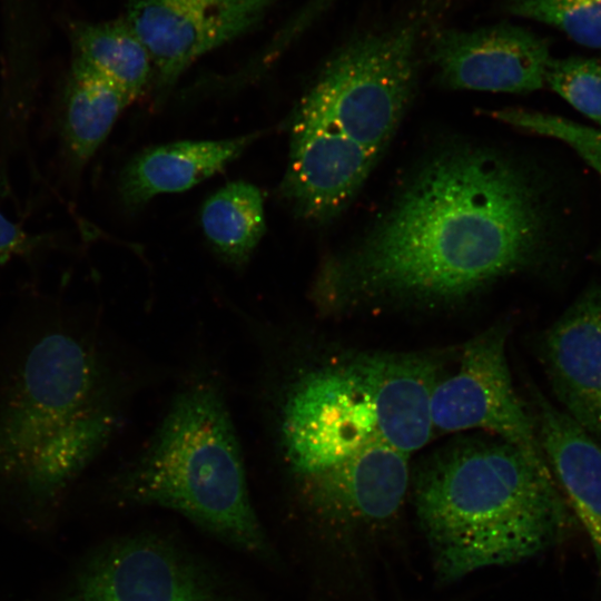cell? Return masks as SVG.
<instances>
[{
	"label": "cell",
	"mask_w": 601,
	"mask_h": 601,
	"mask_svg": "<svg viewBox=\"0 0 601 601\" xmlns=\"http://www.w3.org/2000/svg\"><path fill=\"white\" fill-rule=\"evenodd\" d=\"M282 0H127L125 19L146 47L160 100L204 55L256 28Z\"/></svg>",
	"instance_id": "obj_8"
},
{
	"label": "cell",
	"mask_w": 601,
	"mask_h": 601,
	"mask_svg": "<svg viewBox=\"0 0 601 601\" xmlns=\"http://www.w3.org/2000/svg\"><path fill=\"white\" fill-rule=\"evenodd\" d=\"M541 353L558 406L601 442V285H589L553 322Z\"/></svg>",
	"instance_id": "obj_11"
},
{
	"label": "cell",
	"mask_w": 601,
	"mask_h": 601,
	"mask_svg": "<svg viewBox=\"0 0 601 601\" xmlns=\"http://www.w3.org/2000/svg\"><path fill=\"white\" fill-rule=\"evenodd\" d=\"M68 35L70 69L110 82L132 101L154 85L150 56L125 17L102 22L71 21Z\"/></svg>",
	"instance_id": "obj_17"
},
{
	"label": "cell",
	"mask_w": 601,
	"mask_h": 601,
	"mask_svg": "<svg viewBox=\"0 0 601 601\" xmlns=\"http://www.w3.org/2000/svg\"><path fill=\"white\" fill-rule=\"evenodd\" d=\"M421 26L348 41L295 107L278 195L296 217L329 223L371 175L413 97Z\"/></svg>",
	"instance_id": "obj_2"
},
{
	"label": "cell",
	"mask_w": 601,
	"mask_h": 601,
	"mask_svg": "<svg viewBox=\"0 0 601 601\" xmlns=\"http://www.w3.org/2000/svg\"><path fill=\"white\" fill-rule=\"evenodd\" d=\"M203 233L226 263L245 265L266 231L264 199L255 185L229 181L209 196L200 209Z\"/></svg>",
	"instance_id": "obj_18"
},
{
	"label": "cell",
	"mask_w": 601,
	"mask_h": 601,
	"mask_svg": "<svg viewBox=\"0 0 601 601\" xmlns=\"http://www.w3.org/2000/svg\"><path fill=\"white\" fill-rule=\"evenodd\" d=\"M440 80L454 89L526 93L545 85L549 42L514 24L441 30L427 47Z\"/></svg>",
	"instance_id": "obj_10"
},
{
	"label": "cell",
	"mask_w": 601,
	"mask_h": 601,
	"mask_svg": "<svg viewBox=\"0 0 601 601\" xmlns=\"http://www.w3.org/2000/svg\"><path fill=\"white\" fill-rule=\"evenodd\" d=\"M545 85L601 127V61L582 56L551 58Z\"/></svg>",
	"instance_id": "obj_20"
},
{
	"label": "cell",
	"mask_w": 601,
	"mask_h": 601,
	"mask_svg": "<svg viewBox=\"0 0 601 601\" xmlns=\"http://www.w3.org/2000/svg\"><path fill=\"white\" fill-rule=\"evenodd\" d=\"M71 601H214L196 571L154 539H132L100 556Z\"/></svg>",
	"instance_id": "obj_13"
},
{
	"label": "cell",
	"mask_w": 601,
	"mask_h": 601,
	"mask_svg": "<svg viewBox=\"0 0 601 601\" xmlns=\"http://www.w3.org/2000/svg\"><path fill=\"white\" fill-rule=\"evenodd\" d=\"M367 393L378 436L410 455L432 437V400L442 377L427 353H367L348 359Z\"/></svg>",
	"instance_id": "obj_12"
},
{
	"label": "cell",
	"mask_w": 601,
	"mask_h": 601,
	"mask_svg": "<svg viewBox=\"0 0 601 601\" xmlns=\"http://www.w3.org/2000/svg\"><path fill=\"white\" fill-rule=\"evenodd\" d=\"M494 115L519 129L564 142L601 176V127L519 108L499 110Z\"/></svg>",
	"instance_id": "obj_21"
},
{
	"label": "cell",
	"mask_w": 601,
	"mask_h": 601,
	"mask_svg": "<svg viewBox=\"0 0 601 601\" xmlns=\"http://www.w3.org/2000/svg\"><path fill=\"white\" fill-rule=\"evenodd\" d=\"M509 10L549 24L580 46L601 49V0H511Z\"/></svg>",
	"instance_id": "obj_19"
},
{
	"label": "cell",
	"mask_w": 601,
	"mask_h": 601,
	"mask_svg": "<svg viewBox=\"0 0 601 601\" xmlns=\"http://www.w3.org/2000/svg\"><path fill=\"white\" fill-rule=\"evenodd\" d=\"M263 132L219 140H183L145 149L121 170L117 190L124 206L136 209L157 195L180 193L216 175Z\"/></svg>",
	"instance_id": "obj_15"
},
{
	"label": "cell",
	"mask_w": 601,
	"mask_h": 601,
	"mask_svg": "<svg viewBox=\"0 0 601 601\" xmlns=\"http://www.w3.org/2000/svg\"><path fill=\"white\" fill-rule=\"evenodd\" d=\"M505 325H495L465 344L455 373L443 377L432 400L434 431L482 428L519 450L543 473L545 460L528 405L520 398L508 364Z\"/></svg>",
	"instance_id": "obj_6"
},
{
	"label": "cell",
	"mask_w": 601,
	"mask_h": 601,
	"mask_svg": "<svg viewBox=\"0 0 601 601\" xmlns=\"http://www.w3.org/2000/svg\"><path fill=\"white\" fill-rule=\"evenodd\" d=\"M548 230L523 166L489 148L450 147L417 168L365 236L324 260L312 297L327 311L454 303L534 263Z\"/></svg>",
	"instance_id": "obj_1"
},
{
	"label": "cell",
	"mask_w": 601,
	"mask_h": 601,
	"mask_svg": "<svg viewBox=\"0 0 601 601\" xmlns=\"http://www.w3.org/2000/svg\"><path fill=\"white\" fill-rule=\"evenodd\" d=\"M414 503L436 574L451 582L558 544L575 516L553 475L503 442L461 441L414 477Z\"/></svg>",
	"instance_id": "obj_4"
},
{
	"label": "cell",
	"mask_w": 601,
	"mask_h": 601,
	"mask_svg": "<svg viewBox=\"0 0 601 601\" xmlns=\"http://www.w3.org/2000/svg\"><path fill=\"white\" fill-rule=\"evenodd\" d=\"M528 407L552 475L589 535L601 582V442L534 387Z\"/></svg>",
	"instance_id": "obj_14"
},
{
	"label": "cell",
	"mask_w": 601,
	"mask_h": 601,
	"mask_svg": "<svg viewBox=\"0 0 601 601\" xmlns=\"http://www.w3.org/2000/svg\"><path fill=\"white\" fill-rule=\"evenodd\" d=\"M122 489L135 502L180 512L242 549L266 548L227 406L210 384L175 398Z\"/></svg>",
	"instance_id": "obj_5"
},
{
	"label": "cell",
	"mask_w": 601,
	"mask_h": 601,
	"mask_svg": "<svg viewBox=\"0 0 601 601\" xmlns=\"http://www.w3.org/2000/svg\"><path fill=\"white\" fill-rule=\"evenodd\" d=\"M131 102L110 82L69 70L59 98L57 125L62 162L70 176L82 170Z\"/></svg>",
	"instance_id": "obj_16"
},
{
	"label": "cell",
	"mask_w": 601,
	"mask_h": 601,
	"mask_svg": "<svg viewBox=\"0 0 601 601\" xmlns=\"http://www.w3.org/2000/svg\"><path fill=\"white\" fill-rule=\"evenodd\" d=\"M285 459L303 477L378 436L371 400L348 361L316 367L290 388L280 425Z\"/></svg>",
	"instance_id": "obj_7"
},
{
	"label": "cell",
	"mask_w": 601,
	"mask_h": 601,
	"mask_svg": "<svg viewBox=\"0 0 601 601\" xmlns=\"http://www.w3.org/2000/svg\"><path fill=\"white\" fill-rule=\"evenodd\" d=\"M302 480L308 505L337 532L374 534L404 503L408 455L376 436L344 461Z\"/></svg>",
	"instance_id": "obj_9"
},
{
	"label": "cell",
	"mask_w": 601,
	"mask_h": 601,
	"mask_svg": "<svg viewBox=\"0 0 601 601\" xmlns=\"http://www.w3.org/2000/svg\"><path fill=\"white\" fill-rule=\"evenodd\" d=\"M0 346V477L57 495L116 430L92 341L61 308L26 321Z\"/></svg>",
	"instance_id": "obj_3"
},
{
	"label": "cell",
	"mask_w": 601,
	"mask_h": 601,
	"mask_svg": "<svg viewBox=\"0 0 601 601\" xmlns=\"http://www.w3.org/2000/svg\"><path fill=\"white\" fill-rule=\"evenodd\" d=\"M52 245V235L30 234L0 213V265L16 257H30Z\"/></svg>",
	"instance_id": "obj_22"
}]
</instances>
